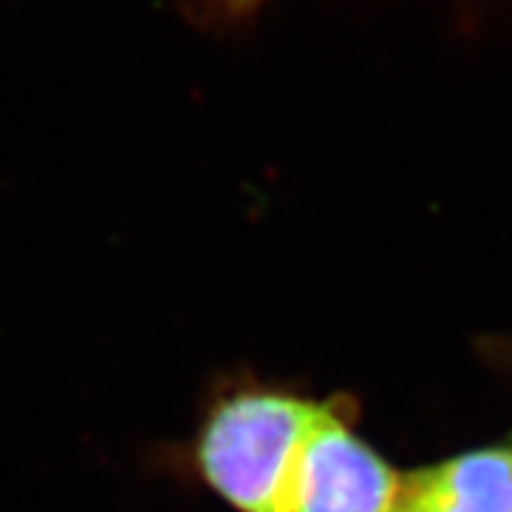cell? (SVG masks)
<instances>
[{
	"label": "cell",
	"mask_w": 512,
	"mask_h": 512,
	"mask_svg": "<svg viewBox=\"0 0 512 512\" xmlns=\"http://www.w3.org/2000/svg\"><path fill=\"white\" fill-rule=\"evenodd\" d=\"M319 408L283 392H241L217 405L196 450L207 484L238 512H285L290 473Z\"/></svg>",
	"instance_id": "obj_1"
},
{
	"label": "cell",
	"mask_w": 512,
	"mask_h": 512,
	"mask_svg": "<svg viewBox=\"0 0 512 512\" xmlns=\"http://www.w3.org/2000/svg\"><path fill=\"white\" fill-rule=\"evenodd\" d=\"M400 473L319 408L290 473L285 512H390Z\"/></svg>",
	"instance_id": "obj_2"
},
{
	"label": "cell",
	"mask_w": 512,
	"mask_h": 512,
	"mask_svg": "<svg viewBox=\"0 0 512 512\" xmlns=\"http://www.w3.org/2000/svg\"><path fill=\"white\" fill-rule=\"evenodd\" d=\"M390 512H512V447L465 452L405 473Z\"/></svg>",
	"instance_id": "obj_3"
},
{
	"label": "cell",
	"mask_w": 512,
	"mask_h": 512,
	"mask_svg": "<svg viewBox=\"0 0 512 512\" xmlns=\"http://www.w3.org/2000/svg\"><path fill=\"white\" fill-rule=\"evenodd\" d=\"M228 14H246L254 6H259V0H217Z\"/></svg>",
	"instance_id": "obj_4"
}]
</instances>
